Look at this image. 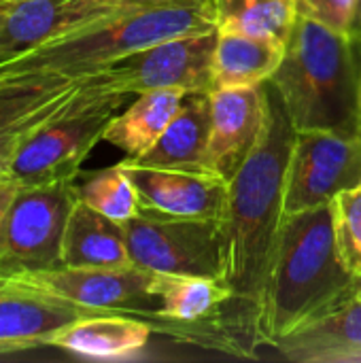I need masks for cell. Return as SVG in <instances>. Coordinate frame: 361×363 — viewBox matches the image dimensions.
Instances as JSON below:
<instances>
[{
	"mask_svg": "<svg viewBox=\"0 0 361 363\" xmlns=\"http://www.w3.org/2000/svg\"><path fill=\"white\" fill-rule=\"evenodd\" d=\"M332 206L338 255L353 277H361V191H343Z\"/></svg>",
	"mask_w": 361,
	"mask_h": 363,
	"instance_id": "obj_24",
	"label": "cell"
},
{
	"mask_svg": "<svg viewBox=\"0 0 361 363\" xmlns=\"http://www.w3.org/2000/svg\"><path fill=\"white\" fill-rule=\"evenodd\" d=\"M360 191H361V185H360Z\"/></svg>",
	"mask_w": 361,
	"mask_h": 363,
	"instance_id": "obj_30",
	"label": "cell"
},
{
	"mask_svg": "<svg viewBox=\"0 0 361 363\" xmlns=\"http://www.w3.org/2000/svg\"><path fill=\"white\" fill-rule=\"evenodd\" d=\"M361 185V134L296 132L285 185V215L330 204Z\"/></svg>",
	"mask_w": 361,
	"mask_h": 363,
	"instance_id": "obj_9",
	"label": "cell"
},
{
	"mask_svg": "<svg viewBox=\"0 0 361 363\" xmlns=\"http://www.w3.org/2000/svg\"><path fill=\"white\" fill-rule=\"evenodd\" d=\"M153 328L123 313H89L55 334L51 347L94 362H123L149 345Z\"/></svg>",
	"mask_w": 361,
	"mask_h": 363,
	"instance_id": "obj_16",
	"label": "cell"
},
{
	"mask_svg": "<svg viewBox=\"0 0 361 363\" xmlns=\"http://www.w3.org/2000/svg\"><path fill=\"white\" fill-rule=\"evenodd\" d=\"M353 36L361 38V0H357V6H355V21H353V30H351Z\"/></svg>",
	"mask_w": 361,
	"mask_h": 363,
	"instance_id": "obj_27",
	"label": "cell"
},
{
	"mask_svg": "<svg viewBox=\"0 0 361 363\" xmlns=\"http://www.w3.org/2000/svg\"><path fill=\"white\" fill-rule=\"evenodd\" d=\"M355 281L336 247L334 206L323 204L283 217L270 270L260 345L355 300Z\"/></svg>",
	"mask_w": 361,
	"mask_h": 363,
	"instance_id": "obj_2",
	"label": "cell"
},
{
	"mask_svg": "<svg viewBox=\"0 0 361 363\" xmlns=\"http://www.w3.org/2000/svg\"><path fill=\"white\" fill-rule=\"evenodd\" d=\"M360 104H361V85H360Z\"/></svg>",
	"mask_w": 361,
	"mask_h": 363,
	"instance_id": "obj_29",
	"label": "cell"
},
{
	"mask_svg": "<svg viewBox=\"0 0 361 363\" xmlns=\"http://www.w3.org/2000/svg\"><path fill=\"white\" fill-rule=\"evenodd\" d=\"M123 223L77 200L62 242V266L121 268L130 266Z\"/></svg>",
	"mask_w": 361,
	"mask_h": 363,
	"instance_id": "obj_18",
	"label": "cell"
},
{
	"mask_svg": "<svg viewBox=\"0 0 361 363\" xmlns=\"http://www.w3.org/2000/svg\"><path fill=\"white\" fill-rule=\"evenodd\" d=\"M119 166L132 181L143 211L198 219L223 217L230 183L217 174L138 166L130 160H121Z\"/></svg>",
	"mask_w": 361,
	"mask_h": 363,
	"instance_id": "obj_13",
	"label": "cell"
},
{
	"mask_svg": "<svg viewBox=\"0 0 361 363\" xmlns=\"http://www.w3.org/2000/svg\"><path fill=\"white\" fill-rule=\"evenodd\" d=\"M215 47L217 30L185 34L123 55L96 70L94 77L104 87L128 96L155 89L213 91Z\"/></svg>",
	"mask_w": 361,
	"mask_h": 363,
	"instance_id": "obj_8",
	"label": "cell"
},
{
	"mask_svg": "<svg viewBox=\"0 0 361 363\" xmlns=\"http://www.w3.org/2000/svg\"><path fill=\"white\" fill-rule=\"evenodd\" d=\"M211 132V91L185 94L183 102L153 147L138 157H126L138 166L204 170V153Z\"/></svg>",
	"mask_w": 361,
	"mask_h": 363,
	"instance_id": "obj_17",
	"label": "cell"
},
{
	"mask_svg": "<svg viewBox=\"0 0 361 363\" xmlns=\"http://www.w3.org/2000/svg\"><path fill=\"white\" fill-rule=\"evenodd\" d=\"M126 100L128 94L104 87L94 72L83 74L74 94L19 147L9 177L19 185L79 177L83 160Z\"/></svg>",
	"mask_w": 361,
	"mask_h": 363,
	"instance_id": "obj_5",
	"label": "cell"
},
{
	"mask_svg": "<svg viewBox=\"0 0 361 363\" xmlns=\"http://www.w3.org/2000/svg\"><path fill=\"white\" fill-rule=\"evenodd\" d=\"M285 45L274 36L217 30L213 89H238L266 83L281 66Z\"/></svg>",
	"mask_w": 361,
	"mask_h": 363,
	"instance_id": "obj_20",
	"label": "cell"
},
{
	"mask_svg": "<svg viewBox=\"0 0 361 363\" xmlns=\"http://www.w3.org/2000/svg\"><path fill=\"white\" fill-rule=\"evenodd\" d=\"M79 200L119 223L140 211L138 194L119 164L85 174V181L79 183Z\"/></svg>",
	"mask_w": 361,
	"mask_h": 363,
	"instance_id": "obj_23",
	"label": "cell"
},
{
	"mask_svg": "<svg viewBox=\"0 0 361 363\" xmlns=\"http://www.w3.org/2000/svg\"><path fill=\"white\" fill-rule=\"evenodd\" d=\"M183 96L185 91L181 89H155L138 94L123 113L111 119L102 140L121 149L126 157H138L164 134L166 125L177 115Z\"/></svg>",
	"mask_w": 361,
	"mask_h": 363,
	"instance_id": "obj_21",
	"label": "cell"
},
{
	"mask_svg": "<svg viewBox=\"0 0 361 363\" xmlns=\"http://www.w3.org/2000/svg\"><path fill=\"white\" fill-rule=\"evenodd\" d=\"M77 200V177L19 185L6 217L0 277L62 268L64 232Z\"/></svg>",
	"mask_w": 361,
	"mask_h": 363,
	"instance_id": "obj_6",
	"label": "cell"
},
{
	"mask_svg": "<svg viewBox=\"0 0 361 363\" xmlns=\"http://www.w3.org/2000/svg\"><path fill=\"white\" fill-rule=\"evenodd\" d=\"M270 347L294 363H360L361 300L355 298L343 304L296 332L277 338Z\"/></svg>",
	"mask_w": 361,
	"mask_h": 363,
	"instance_id": "obj_15",
	"label": "cell"
},
{
	"mask_svg": "<svg viewBox=\"0 0 361 363\" xmlns=\"http://www.w3.org/2000/svg\"><path fill=\"white\" fill-rule=\"evenodd\" d=\"M266 119L264 83L211 91V132L204 170L228 183L255 149Z\"/></svg>",
	"mask_w": 361,
	"mask_h": 363,
	"instance_id": "obj_12",
	"label": "cell"
},
{
	"mask_svg": "<svg viewBox=\"0 0 361 363\" xmlns=\"http://www.w3.org/2000/svg\"><path fill=\"white\" fill-rule=\"evenodd\" d=\"M211 11L219 32L262 34L283 43L298 17L294 0H211Z\"/></svg>",
	"mask_w": 361,
	"mask_h": 363,
	"instance_id": "obj_22",
	"label": "cell"
},
{
	"mask_svg": "<svg viewBox=\"0 0 361 363\" xmlns=\"http://www.w3.org/2000/svg\"><path fill=\"white\" fill-rule=\"evenodd\" d=\"M89 313L28 277H0V357L51 347L60 330Z\"/></svg>",
	"mask_w": 361,
	"mask_h": 363,
	"instance_id": "obj_11",
	"label": "cell"
},
{
	"mask_svg": "<svg viewBox=\"0 0 361 363\" xmlns=\"http://www.w3.org/2000/svg\"><path fill=\"white\" fill-rule=\"evenodd\" d=\"M19 189V183L11 177H0V257H2V242H4V228H6V217L11 202Z\"/></svg>",
	"mask_w": 361,
	"mask_h": 363,
	"instance_id": "obj_26",
	"label": "cell"
},
{
	"mask_svg": "<svg viewBox=\"0 0 361 363\" xmlns=\"http://www.w3.org/2000/svg\"><path fill=\"white\" fill-rule=\"evenodd\" d=\"M81 77L21 74L0 81V177L34 134L79 87Z\"/></svg>",
	"mask_w": 361,
	"mask_h": 363,
	"instance_id": "obj_14",
	"label": "cell"
},
{
	"mask_svg": "<svg viewBox=\"0 0 361 363\" xmlns=\"http://www.w3.org/2000/svg\"><path fill=\"white\" fill-rule=\"evenodd\" d=\"M355 298L361 300V277H357V281H355Z\"/></svg>",
	"mask_w": 361,
	"mask_h": 363,
	"instance_id": "obj_28",
	"label": "cell"
},
{
	"mask_svg": "<svg viewBox=\"0 0 361 363\" xmlns=\"http://www.w3.org/2000/svg\"><path fill=\"white\" fill-rule=\"evenodd\" d=\"M266 119L260 140L228 187L221 217L223 285L230 289L226 330L238 357H255L270 270L285 217L287 166L296 128L279 91L266 81Z\"/></svg>",
	"mask_w": 361,
	"mask_h": 363,
	"instance_id": "obj_1",
	"label": "cell"
},
{
	"mask_svg": "<svg viewBox=\"0 0 361 363\" xmlns=\"http://www.w3.org/2000/svg\"><path fill=\"white\" fill-rule=\"evenodd\" d=\"M130 262L160 274L223 281L221 219L174 217L138 211L123 221Z\"/></svg>",
	"mask_w": 361,
	"mask_h": 363,
	"instance_id": "obj_7",
	"label": "cell"
},
{
	"mask_svg": "<svg viewBox=\"0 0 361 363\" xmlns=\"http://www.w3.org/2000/svg\"><path fill=\"white\" fill-rule=\"evenodd\" d=\"M74 28L68 0H0V64Z\"/></svg>",
	"mask_w": 361,
	"mask_h": 363,
	"instance_id": "obj_19",
	"label": "cell"
},
{
	"mask_svg": "<svg viewBox=\"0 0 361 363\" xmlns=\"http://www.w3.org/2000/svg\"><path fill=\"white\" fill-rule=\"evenodd\" d=\"M268 83L298 132L361 134V38L296 17L285 57Z\"/></svg>",
	"mask_w": 361,
	"mask_h": 363,
	"instance_id": "obj_4",
	"label": "cell"
},
{
	"mask_svg": "<svg viewBox=\"0 0 361 363\" xmlns=\"http://www.w3.org/2000/svg\"><path fill=\"white\" fill-rule=\"evenodd\" d=\"M296 15L311 19L332 32L351 34L357 0H294Z\"/></svg>",
	"mask_w": 361,
	"mask_h": 363,
	"instance_id": "obj_25",
	"label": "cell"
},
{
	"mask_svg": "<svg viewBox=\"0 0 361 363\" xmlns=\"http://www.w3.org/2000/svg\"><path fill=\"white\" fill-rule=\"evenodd\" d=\"M215 28L211 0L132 2L0 64V81L21 74L83 77L149 45Z\"/></svg>",
	"mask_w": 361,
	"mask_h": 363,
	"instance_id": "obj_3",
	"label": "cell"
},
{
	"mask_svg": "<svg viewBox=\"0 0 361 363\" xmlns=\"http://www.w3.org/2000/svg\"><path fill=\"white\" fill-rule=\"evenodd\" d=\"M57 296L91 311L123 313L145 319L153 332L162 334L160 298L153 294V272L134 264L121 268H55L23 274Z\"/></svg>",
	"mask_w": 361,
	"mask_h": 363,
	"instance_id": "obj_10",
	"label": "cell"
}]
</instances>
